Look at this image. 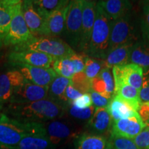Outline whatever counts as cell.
Wrapping results in <instances>:
<instances>
[{
	"label": "cell",
	"mask_w": 149,
	"mask_h": 149,
	"mask_svg": "<svg viewBox=\"0 0 149 149\" xmlns=\"http://www.w3.org/2000/svg\"><path fill=\"white\" fill-rule=\"evenodd\" d=\"M71 81L72 85L82 94L90 93L92 91L91 81L86 77L84 71L74 74Z\"/></svg>",
	"instance_id": "d6a6232c"
},
{
	"label": "cell",
	"mask_w": 149,
	"mask_h": 149,
	"mask_svg": "<svg viewBox=\"0 0 149 149\" xmlns=\"http://www.w3.org/2000/svg\"><path fill=\"white\" fill-rule=\"evenodd\" d=\"M113 122L107 108H98L95 109L94 114L86 123V127L89 133L104 136L109 139Z\"/></svg>",
	"instance_id": "e0dca14e"
},
{
	"label": "cell",
	"mask_w": 149,
	"mask_h": 149,
	"mask_svg": "<svg viewBox=\"0 0 149 149\" xmlns=\"http://www.w3.org/2000/svg\"><path fill=\"white\" fill-rule=\"evenodd\" d=\"M97 1L84 0L81 38L78 50L86 55L96 18Z\"/></svg>",
	"instance_id": "7c38bea8"
},
{
	"label": "cell",
	"mask_w": 149,
	"mask_h": 149,
	"mask_svg": "<svg viewBox=\"0 0 149 149\" xmlns=\"http://www.w3.org/2000/svg\"><path fill=\"white\" fill-rule=\"evenodd\" d=\"M97 3L111 21H114L131 13L132 3L126 0H103L97 1Z\"/></svg>",
	"instance_id": "ffe728a7"
},
{
	"label": "cell",
	"mask_w": 149,
	"mask_h": 149,
	"mask_svg": "<svg viewBox=\"0 0 149 149\" xmlns=\"http://www.w3.org/2000/svg\"><path fill=\"white\" fill-rule=\"evenodd\" d=\"M146 126V125L137 113L128 118L113 122L111 128V135L133 139Z\"/></svg>",
	"instance_id": "5bb4252c"
},
{
	"label": "cell",
	"mask_w": 149,
	"mask_h": 149,
	"mask_svg": "<svg viewBox=\"0 0 149 149\" xmlns=\"http://www.w3.org/2000/svg\"><path fill=\"white\" fill-rule=\"evenodd\" d=\"M143 70L141 67L133 64L114 66L112 68L115 86L125 84L140 91L142 86Z\"/></svg>",
	"instance_id": "30bf717a"
},
{
	"label": "cell",
	"mask_w": 149,
	"mask_h": 149,
	"mask_svg": "<svg viewBox=\"0 0 149 149\" xmlns=\"http://www.w3.org/2000/svg\"><path fill=\"white\" fill-rule=\"evenodd\" d=\"M22 10L26 24L33 36H43L45 19L35 8L33 1H23Z\"/></svg>",
	"instance_id": "d6986e66"
},
{
	"label": "cell",
	"mask_w": 149,
	"mask_h": 149,
	"mask_svg": "<svg viewBox=\"0 0 149 149\" xmlns=\"http://www.w3.org/2000/svg\"><path fill=\"white\" fill-rule=\"evenodd\" d=\"M52 66L56 74L61 77L71 79L75 74L73 64L68 57L55 59Z\"/></svg>",
	"instance_id": "4dcf8cb0"
},
{
	"label": "cell",
	"mask_w": 149,
	"mask_h": 149,
	"mask_svg": "<svg viewBox=\"0 0 149 149\" xmlns=\"http://www.w3.org/2000/svg\"><path fill=\"white\" fill-rule=\"evenodd\" d=\"M70 1L46 17L44 22L43 36L57 37L64 33L66 17Z\"/></svg>",
	"instance_id": "ac0fdd59"
},
{
	"label": "cell",
	"mask_w": 149,
	"mask_h": 149,
	"mask_svg": "<svg viewBox=\"0 0 149 149\" xmlns=\"http://www.w3.org/2000/svg\"><path fill=\"white\" fill-rule=\"evenodd\" d=\"M8 113L23 122L44 123L60 119L65 107L49 98L27 104H9Z\"/></svg>",
	"instance_id": "6da1fadb"
},
{
	"label": "cell",
	"mask_w": 149,
	"mask_h": 149,
	"mask_svg": "<svg viewBox=\"0 0 149 149\" xmlns=\"http://www.w3.org/2000/svg\"><path fill=\"white\" fill-rule=\"evenodd\" d=\"M0 149H9V148H3V147H0Z\"/></svg>",
	"instance_id": "7bdbcfd3"
},
{
	"label": "cell",
	"mask_w": 149,
	"mask_h": 149,
	"mask_svg": "<svg viewBox=\"0 0 149 149\" xmlns=\"http://www.w3.org/2000/svg\"><path fill=\"white\" fill-rule=\"evenodd\" d=\"M89 94H90L91 100H92L93 105L95 107V109L107 108L108 104H109L110 100H111L93 91H91Z\"/></svg>",
	"instance_id": "f35d334b"
},
{
	"label": "cell",
	"mask_w": 149,
	"mask_h": 149,
	"mask_svg": "<svg viewBox=\"0 0 149 149\" xmlns=\"http://www.w3.org/2000/svg\"><path fill=\"white\" fill-rule=\"evenodd\" d=\"M130 63L141 67L143 70H149V40L143 39L134 44Z\"/></svg>",
	"instance_id": "d4e9b609"
},
{
	"label": "cell",
	"mask_w": 149,
	"mask_h": 149,
	"mask_svg": "<svg viewBox=\"0 0 149 149\" xmlns=\"http://www.w3.org/2000/svg\"><path fill=\"white\" fill-rule=\"evenodd\" d=\"M91 89L109 100L113 97L115 91V82L110 68L104 67L100 74L91 80Z\"/></svg>",
	"instance_id": "44dd1931"
},
{
	"label": "cell",
	"mask_w": 149,
	"mask_h": 149,
	"mask_svg": "<svg viewBox=\"0 0 149 149\" xmlns=\"http://www.w3.org/2000/svg\"><path fill=\"white\" fill-rule=\"evenodd\" d=\"M111 20L97 3L96 18L86 55L104 60L109 52Z\"/></svg>",
	"instance_id": "7a4b0ae2"
},
{
	"label": "cell",
	"mask_w": 149,
	"mask_h": 149,
	"mask_svg": "<svg viewBox=\"0 0 149 149\" xmlns=\"http://www.w3.org/2000/svg\"><path fill=\"white\" fill-rule=\"evenodd\" d=\"M87 55L83 53H74L72 55L68 56L70 61H72L74 68L75 74L78 72H83L85 68V61Z\"/></svg>",
	"instance_id": "8d00e7d4"
},
{
	"label": "cell",
	"mask_w": 149,
	"mask_h": 149,
	"mask_svg": "<svg viewBox=\"0 0 149 149\" xmlns=\"http://www.w3.org/2000/svg\"><path fill=\"white\" fill-rule=\"evenodd\" d=\"M109 141L112 149H137L133 139L111 135Z\"/></svg>",
	"instance_id": "836d02e7"
},
{
	"label": "cell",
	"mask_w": 149,
	"mask_h": 149,
	"mask_svg": "<svg viewBox=\"0 0 149 149\" xmlns=\"http://www.w3.org/2000/svg\"><path fill=\"white\" fill-rule=\"evenodd\" d=\"M48 87H43L25 80L15 90L9 104H27L48 97Z\"/></svg>",
	"instance_id": "8fae6325"
},
{
	"label": "cell",
	"mask_w": 149,
	"mask_h": 149,
	"mask_svg": "<svg viewBox=\"0 0 149 149\" xmlns=\"http://www.w3.org/2000/svg\"><path fill=\"white\" fill-rule=\"evenodd\" d=\"M137 40L135 23L131 13L114 21H111L109 52L128 43H135L138 41Z\"/></svg>",
	"instance_id": "5b68a950"
},
{
	"label": "cell",
	"mask_w": 149,
	"mask_h": 149,
	"mask_svg": "<svg viewBox=\"0 0 149 149\" xmlns=\"http://www.w3.org/2000/svg\"><path fill=\"white\" fill-rule=\"evenodd\" d=\"M33 122H23L10 119L6 115L0 117V147L13 149L22 139L32 131Z\"/></svg>",
	"instance_id": "277c9868"
},
{
	"label": "cell",
	"mask_w": 149,
	"mask_h": 149,
	"mask_svg": "<svg viewBox=\"0 0 149 149\" xmlns=\"http://www.w3.org/2000/svg\"><path fill=\"white\" fill-rule=\"evenodd\" d=\"M75 149H112L109 139L102 135L86 132L74 139Z\"/></svg>",
	"instance_id": "7402d4cb"
},
{
	"label": "cell",
	"mask_w": 149,
	"mask_h": 149,
	"mask_svg": "<svg viewBox=\"0 0 149 149\" xmlns=\"http://www.w3.org/2000/svg\"><path fill=\"white\" fill-rule=\"evenodd\" d=\"M73 107L79 109H85L93 106L92 100L89 93L83 94L82 95L78 97L77 100H74L72 103L70 104ZM70 105V104H69Z\"/></svg>",
	"instance_id": "ab89813d"
},
{
	"label": "cell",
	"mask_w": 149,
	"mask_h": 149,
	"mask_svg": "<svg viewBox=\"0 0 149 149\" xmlns=\"http://www.w3.org/2000/svg\"><path fill=\"white\" fill-rule=\"evenodd\" d=\"M68 1L66 0H35L33 1L35 8L46 20L51 13L64 6Z\"/></svg>",
	"instance_id": "f1b7e54d"
},
{
	"label": "cell",
	"mask_w": 149,
	"mask_h": 149,
	"mask_svg": "<svg viewBox=\"0 0 149 149\" xmlns=\"http://www.w3.org/2000/svg\"><path fill=\"white\" fill-rule=\"evenodd\" d=\"M135 43H128L109 52L104 59V65L106 68H113L114 66L130 64V57Z\"/></svg>",
	"instance_id": "cb8c5ba5"
},
{
	"label": "cell",
	"mask_w": 149,
	"mask_h": 149,
	"mask_svg": "<svg viewBox=\"0 0 149 149\" xmlns=\"http://www.w3.org/2000/svg\"><path fill=\"white\" fill-rule=\"evenodd\" d=\"M3 44V35L0 33V48L2 47Z\"/></svg>",
	"instance_id": "b9f144b4"
},
{
	"label": "cell",
	"mask_w": 149,
	"mask_h": 149,
	"mask_svg": "<svg viewBox=\"0 0 149 149\" xmlns=\"http://www.w3.org/2000/svg\"><path fill=\"white\" fill-rule=\"evenodd\" d=\"M113 95L120 97L137 111L141 104L139 99V91L125 84L115 85Z\"/></svg>",
	"instance_id": "4316f807"
},
{
	"label": "cell",
	"mask_w": 149,
	"mask_h": 149,
	"mask_svg": "<svg viewBox=\"0 0 149 149\" xmlns=\"http://www.w3.org/2000/svg\"><path fill=\"white\" fill-rule=\"evenodd\" d=\"M18 70H11L0 74V109L9 103L15 90L25 81Z\"/></svg>",
	"instance_id": "9a60e30c"
},
{
	"label": "cell",
	"mask_w": 149,
	"mask_h": 149,
	"mask_svg": "<svg viewBox=\"0 0 149 149\" xmlns=\"http://www.w3.org/2000/svg\"><path fill=\"white\" fill-rule=\"evenodd\" d=\"M104 68L103 60L87 56L85 61V68L84 72L86 77L91 81L100 74Z\"/></svg>",
	"instance_id": "1f68e13d"
},
{
	"label": "cell",
	"mask_w": 149,
	"mask_h": 149,
	"mask_svg": "<svg viewBox=\"0 0 149 149\" xmlns=\"http://www.w3.org/2000/svg\"><path fill=\"white\" fill-rule=\"evenodd\" d=\"M18 70L24 79L35 85L48 87L57 74L53 68H42L31 66H19Z\"/></svg>",
	"instance_id": "2e32d148"
},
{
	"label": "cell",
	"mask_w": 149,
	"mask_h": 149,
	"mask_svg": "<svg viewBox=\"0 0 149 149\" xmlns=\"http://www.w3.org/2000/svg\"><path fill=\"white\" fill-rule=\"evenodd\" d=\"M72 84L70 79L56 75L51 84L48 86V98L58 102L66 108L65 104V92L67 87Z\"/></svg>",
	"instance_id": "484cf974"
},
{
	"label": "cell",
	"mask_w": 149,
	"mask_h": 149,
	"mask_svg": "<svg viewBox=\"0 0 149 149\" xmlns=\"http://www.w3.org/2000/svg\"><path fill=\"white\" fill-rule=\"evenodd\" d=\"M15 48L40 52L54 59L67 57L75 53L68 43L57 37H34L26 44Z\"/></svg>",
	"instance_id": "3957f363"
},
{
	"label": "cell",
	"mask_w": 149,
	"mask_h": 149,
	"mask_svg": "<svg viewBox=\"0 0 149 149\" xmlns=\"http://www.w3.org/2000/svg\"><path fill=\"white\" fill-rule=\"evenodd\" d=\"M137 149H149V125L133 139Z\"/></svg>",
	"instance_id": "d590c367"
},
{
	"label": "cell",
	"mask_w": 149,
	"mask_h": 149,
	"mask_svg": "<svg viewBox=\"0 0 149 149\" xmlns=\"http://www.w3.org/2000/svg\"><path fill=\"white\" fill-rule=\"evenodd\" d=\"M84 0L70 1L66 17L64 34L72 48L79 47L82 24Z\"/></svg>",
	"instance_id": "52a82bcc"
},
{
	"label": "cell",
	"mask_w": 149,
	"mask_h": 149,
	"mask_svg": "<svg viewBox=\"0 0 149 149\" xmlns=\"http://www.w3.org/2000/svg\"><path fill=\"white\" fill-rule=\"evenodd\" d=\"M139 99L141 103L149 102V70L143 72L142 86L139 91Z\"/></svg>",
	"instance_id": "74e56055"
},
{
	"label": "cell",
	"mask_w": 149,
	"mask_h": 149,
	"mask_svg": "<svg viewBox=\"0 0 149 149\" xmlns=\"http://www.w3.org/2000/svg\"><path fill=\"white\" fill-rule=\"evenodd\" d=\"M95 111V107L93 105L85 109H77L71 104L65 108V113H67L70 119L77 122H88L94 114Z\"/></svg>",
	"instance_id": "f546056e"
},
{
	"label": "cell",
	"mask_w": 149,
	"mask_h": 149,
	"mask_svg": "<svg viewBox=\"0 0 149 149\" xmlns=\"http://www.w3.org/2000/svg\"><path fill=\"white\" fill-rule=\"evenodd\" d=\"M8 61L15 66H31L51 68L54 59L51 56L40 52L15 48L8 55Z\"/></svg>",
	"instance_id": "9c48e42d"
},
{
	"label": "cell",
	"mask_w": 149,
	"mask_h": 149,
	"mask_svg": "<svg viewBox=\"0 0 149 149\" xmlns=\"http://www.w3.org/2000/svg\"><path fill=\"white\" fill-rule=\"evenodd\" d=\"M19 0H0V33L4 37L12 21L14 6Z\"/></svg>",
	"instance_id": "83f0119b"
},
{
	"label": "cell",
	"mask_w": 149,
	"mask_h": 149,
	"mask_svg": "<svg viewBox=\"0 0 149 149\" xmlns=\"http://www.w3.org/2000/svg\"><path fill=\"white\" fill-rule=\"evenodd\" d=\"M82 93H81L79 91L77 90L73 86L70 84L67 87L66 92H65V96H64V100H65V104L66 106L69 105L71 103H72L74 100H76L78 97H79L80 96L82 95Z\"/></svg>",
	"instance_id": "60d3db41"
},
{
	"label": "cell",
	"mask_w": 149,
	"mask_h": 149,
	"mask_svg": "<svg viewBox=\"0 0 149 149\" xmlns=\"http://www.w3.org/2000/svg\"><path fill=\"white\" fill-rule=\"evenodd\" d=\"M107 109L113 122L126 119L137 114L130 104L117 95H113L108 104Z\"/></svg>",
	"instance_id": "603a6c76"
},
{
	"label": "cell",
	"mask_w": 149,
	"mask_h": 149,
	"mask_svg": "<svg viewBox=\"0 0 149 149\" xmlns=\"http://www.w3.org/2000/svg\"><path fill=\"white\" fill-rule=\"evenodd\" d=\"M47 136L55 147L74 139L80 134L79 129L70 123L61 120H52L43 123Z\"/></svg>",
	"instance_id": "ba28073f"
},
{
	"label": "cell",
	"mask_w": 149,
	"mask_h": 149,
	"mask_svg": "<svg viewBox=\"0 0 149 149\" xmlns=\"http://www.w3.org/2000/svg\"><path fill=\"white\" fill-rule=\"evenodd\" d=\"M143 3L140 28L143 39L149 40V4L145 1Z\"/></svg>",
	"instance_id": "e575fe53"
},
{
	"label": "cell",
	"mask_w": 149,
	"mask_h": 149,
	"mask_svg": "<svg viewBox=\"0 0 149 149\" xmlns=\"http://www.w3.org/2000/svg\"><path fill=\"white\" fill-rule=\"evenodd\" d=\"M145 2H146V3H148V4H149V1H145Z\"/></svg>",
	"instance_id": "ee69618b"
},
{
	"label": "cell",
	"mask_w": 149,
	"mask_h": 149,
	"mask_svg": "<svg viewBox=\"0 0 149 149\" xmlns=\"http://www.w3.org/2000/svg\"><path fill=\"white\" fill-rule=\"evenodd\" d=\"M43 123L33 122L32 131L26 135L13 149H54Z\"/></svg>",
	"instance_id": "4fadbf2b"
},
{
	"label": "cell",
	"mask_w": 149,
	"mask_h": 149,
	"mask_svg": "<svg viewBox=\"0 0 149 149\" xmlns=\"http://www.w3.org/2000/svg\"><path fill=\"white\" fill-rule=\"evenodd\" d=\"M22 2L23 1L19 0L14 6L10 28L3 37V44L6 45H13L17 47L26 44L34 37L24 19L22 10Z\"/></svg>",
	"instance_id": "8992f818"
}]
</instances>
